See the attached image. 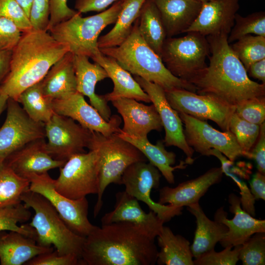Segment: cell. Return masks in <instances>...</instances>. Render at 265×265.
I'll return each instance as SVG.
<instances>
[{
    "label": "cell",
    "mask_w": 265,
    "mask_h": 265,
    "mask_svg": "<svg viewBox=\"0 0 265 265\" xmlns=\"http://www.w3.org/2000/svg\"><path fill=\"white\" fill-rule=\"evenodd\" d=\"M155 238L133 223L96 226L86 237L81 265H154L158 250Z\"/></svg>",
    "instance_id": "6da1fadb"
},
{
    "label": "cell",
    "mask_w": 265,
    "mask_h": 265,
    "mask_svg": "<svg viewBox=\"0 0 265 265\" xmlns=\"http://www.w3.org/2000/svg\"><path fill=\"white\" fill-rule=\"evenodd\" d=\"M228 35L206 36L210 49L209 65L192 81L199 94L212 95L236 107L253 98L265 96V84L252 80L232 51Z\"/></svg>",
    "instance_id": "7a4b0ae2"
},
{
    "label": "cell",
    "mask_w": 265,
    "mask_h": 265,
    "mask_svg": "<svg viewBox=\"0 0 265 265\" xmlns=\"http://www.w3.org/2000/svg\"><path fill=\"white\" fill-rule=\"evenodd\" d=\"M68 52V48L48 31L32 29L22 32L12 51L9 71L0 88L17 101L23 91L41 81Z\"/></svg>",
    "instance_id": "3957f363"
},
{
    "label": "cell",
    "mask_w": 265,
    "mask_h": 265,
    "mask_svg": "<svg viewBox=\"0 0 265 265\" xmlns=\"http://www.w3.org/2000/svg\"><path fill=\"white\" fill-rule=\"evenodd\" d=\"M99 49L103 54L114 58L131 74L159 85L164 91L184 89L196 92L193 84L172 75L161 57L146 44L139 33L137 19L130 34L121 44Z\"/></svg>",
    "instance_id": "277c9868"
},
{
    "label": "cell",
    "mask_w": 265,
    "mask_h": 265,
    "mask_svg": "<svg viewBox=\"0 0 265 265\" xmlns=\"http://www.w3.org/2000/svg\"><path fill=\"white\" fill-rule=\"evenodd\" d=\"M21 201L34 211L28 224L35 231L38 244L44 247L53 245L60 254L73 255L80 259L85 237L73 232L46 198L29 189L22 195Z\"/></svg>",
    "instance_id": "5b68a950"
},
{
    "label": "cell",
    "mask_w": 265,
    "mask_h": 265,
    "mask_svg": "<svg viewBox=\"0 0 265 265\" xmlns=\"http://www.w3.org/2000/svg\"><path fill=\"white\" fill-rule=\"evenodd\" d=\"M121 8L120 0L97 14L83 17L78 12L48 31L57 41L66 46L74 55L94 60L101 53L98 46L99 35L107 26L115 24Z\"/></svg>",
    "instance_id": "8992f818"
},
{
    "label": "cell",
    "mask_w": 265,
    "mask_h": 265,
    "mask_svg": "<svg viewBox=\"0 0 265 265\" xmlns=\"http://www.w3.org/2000/svg\"><path fill=\"white\" fill-rule=\"evenodd\" d=\"M89 150H96L100 159V184L97 200L94 209L97 216L103 206V195L111 184L121 185L122 175L132 164L146 161L144 155L133 144L120 137L118 133L105 135L93 132Z\"/></svg>",
    "instance_id": "52a82bcc"
},
{
    "label": "cell",
    "mask_w": 265,
    "mask_h": 265,
    "mask_svg": "<svg viewBox=\"0 0 265 265\" xmlns=\"http://www.w3.org/2000/svg\"><path fill=\"white\" fill-rule=\"evenodd\" d=\"M186 33L183 37L166 39L161 58L172 75L191 83L207 66L210 49L206 36L197 32Z\"/></svg>",
    "instance_id": "ba28073f"
},
{
    "label": "cell",
    "mask_w": 265,
    "mask_h": 265,
    "mask_svg": "<svg viewBox=\"0 0 265 265\" xmlns=\"http://www.w3.org/2000/svg\"><path fill=\"white\" fill-rule=\"evenodd\" d=\"M54 179L55 190L73 200L97 194L100 184V159L96 150L71 156Z\"/></svg>",
    "instance_id": "9c48e42d"
},
{
    "label": "cell",
    "mask_w": 265,
    "mask_h": 265,
    "mask_svg": "<svg viewBox=\"0 0 265 265\" xmlns=\"http://www.w3.org/2000/svg\"><path fill=\"white\" fill-rule=\"evenodd\" d=\"M27 179L30 182L29 190L46 198L73 232L86 237L95 228L96 226L88 218L89 205L86 197L73 200L60 194L54 188V179L48 172L33 174Z\"/></svg>",
    "instance_id": "30bf717a"
},
{
    "label": "cell",
    "mask_w": 265,
    "mask_h": 265,
    "mask_svg": "<svg viewBox=\"0 0 265 265\" xmlns=\"http://www.w3.org/2000/svg\"><path fill=\"white\" fill-rule=\"evenodd\" d=\"M46 150L54 159L66 161L89 148L93 132L72 118L54 113L45 124Z\"/></svg>",
    "instance_id": "8fae6325"
},
{
    "label": "cell",
    "mask_w": 265,
    "mask_h": 265,
    "mask_svg": "<svg viewBox=\"0 0 265 265\" xmlns=\"http://www.w3.org/2000/svg\"><path fill=\"white\" fill-rule=\"evenodd\" d=\"M165 94L169 105L178 113L201 120H211L223 131H229V123L236 107L213 95L199 94L184 89L165 91Z\"/></svg>",
    "instance_id": "7c38bea8"
},
{
    "label": "cell",
    "mask_w": 265,
    "mask_h": 265,
    "mask_svg": "<svg viewBox=\"0 0 265 265\" xmlns=\"http://www.w3.org/2000/svg\"><path fill=\"white\" fill-rule=\"evenodd\" d=\"M160 178L161 173L155 166L150 162L138 161L124 171L121 185L125 186L127 193L146 204L165 223L180 215L183 207L162 205L152 200L151 190L159 187Z\"/></svg>",
    "instance_id": "4fadbf2b"
},
{
    "label": "cell",
    "mask_w": 265,
    "mask_h": 265,
    "mask_svg": "<svg viewBox=\"0 0 265 265\" xmlns=\"http://www.w3.org/2000/svg\"><path fill=\"white\" fill-rule=\"evenodd\" d=\"M183 124L187 144L202 155L209 156V152L215 149L229 160L234 161L244 154L234 135L230 131L220 132L213 128L205 120L189 115L178 113Z\"/></svg>",
    "instance_id": "5bb4252c"
},
{
    "label": "cell",
    "mask_w": 265,
    "mask_h": 265,
    "mask_svg": "<svg viewBox=\"0 0 265 265\" xmlns=\"http://www.w3.org/2000/svg\"><path fill=\"white\" fill-rule=\"evenodd\" d=\"M6 109L0 128V161L28 143L45 138V124L30 118L18 102L9 98Z\"/></svg>",
    "instance_id": "9a60e30c"
},
{
    "label": "cell",
    "mask_w": 265,
    "mask_h": 265,
    "mask_svg": "<svg viewBox=\"0 0 265 265\" xmlns=\"http://www.w3.org/2000/svg\"><path fill=\"white\" fill-rule=\"evenodd\" d=\"M134 79L149 95L159 114L165 130V146H176L182 150L186 157L185 163L192 164L194 160V151L186 142L182 120L178 112L168 103L164 90L159 85L140 77L134 76Z\"/></svg>",
    "instance_id": "2e32d148"
},
{
    "label": "cell",
    "mask_w": 265,
    "mask_h": 265,
    "mask_svg": "<svg viewBox=\"0 0 265 265\" xmlns=\"http://www.w3.org/2000/svg\"><path fill=\"white\" fill-rule=\"evenodd\" d=\"M52 105L54 113L70 117L92 132L109 135L120 131L122 119L119 116L113 115L109 121L105 120L78 92L66 98L53 100Z\"/></svg>",
    "instance_id": "e0dca14e"
},
{
    "label": "cell",
    "mask_w": 265,
    "mask_h": 265,
    "mask_svg": "<svg viewBox=\"0 0 265 265\" xmlns=\"http://www.w3.org/2000/svg\"><path fill=\"white\" fill-rule=\"evenodd\" d=\"M239 8V0H211L202 2L197 17L186 33L197 32L205 36H228Z\"/></svg>",
    "instance_id": "ac0fdd59"
},
{
    "label": "cell",
    "mask_w": 265,
    "mask_h": 265,
    "mask_svg": "<svg viewBox=\"0 0 265 265\" xmlns=\"http://www.w3.org/2000/svg\"><path fill=\"white\" fill-rule=\"evenodd\" d=\"M228 202L230 204V211L234 214V217L228 219L223 208L218 209L214 216L215 220L228 228L224 237L219 241L223 247L241 245L254 234L265 232V220L255 218L243 210L240 197L231 193Z\"/></svg>",
    "instance_id": "d6986e66"
},
{
    "label": "cell",
    "mask_w": 265,
    "mask_h": 265,
    "mask_svg": "<svg viewBox=\"0 0 265 265\" xmlns=\"http://www.w3.org/2000/svg\"><path fill=\"white\" fill-rule=\"evenodd\" d=\"M111 102L124 122L119 132L146 138L151 131H161V121L153 104L146 105L130 98H119Z\"/></svg>",
    "instance_id": "ffe728a7"
},
{
    "label": "cell",
    "mask_w": 265,
    "mask_h": 265,
    "mask_svg": "<svg viewBox=\"0 0 265 265\" xmlns=\"http://www.w3.org/2000/svg\"><path fill=\"white\" fill-rule=\"evenodd\" d=\"M114 209L101 218L102 225L114 222H127L136 225L156 238L160 233L164 222L154 212H145L138 200L125 190L115 195Z\"/></svg>",
    "instance_id": "44dd1931"
},
{
    "label": "cell",
    "mask_w": 265,
    "mask_h": 265,
    "mask_svg": "<svg viewBox=\"0 0 265 265\" xmlns=\"http://www.w3.org/2000/svg\"><path fill=\"white\" fill-rule=\"evenodd\" d=\"M45 138L36 139L10 155L4 162L17 175L26 179L62 166L66 161L53 159L47 152Z\"/></svg>",
    "instance_id": "7402d4cb"
},
{
    "label": "cell",
    "mask_w": 265,
    "mask_h": 265,
    "mask_svg": "<svg viewBox=\"0 0 265 265\" xmlns=\"http://www.w3.org/2000/svg\"><path fill=\"white\" fill-rule=\"evenodd\" d=\"M223 174L221 167L212 168L200 176L181 183L175 187L164 186L159 190L158 203L179 207L199 203L210 187L221 181Z\"/></svg>",
    "instance_id": "603a6c76"
},
{
    "label": "cell",
    "mask_w": 265,
    "mask_h": 265,
    "mask_svg": "<svg viewBox=\"0 0 265 265\" xmlns=\"http://www.w3.org/2000/svg\"><path fill=\"white\" fill-rule=\"evenodd\" d=\"M85 55H74V64L77 91L87 96L91 105L97 109L106 121L111 117L110 107L102 97L95 93L97 83L108 78L106 70L98 63H92Z\"/></svg>",
    "instance_id": "cb8c5ba5"
},
{
    "label": "cell",
    "mask_w": 265,
    "mask_h": 265,
    "mask_svg": "<svg viewBox=\"0 0 265 265\" xmlns=\"http://www.w3.org/2000/svg\"><path fill=\"white\" fill-rule=\"evenodd\" d=\"M106 72L112 81L113 90L102 95L108 102L119 98H130L145 103H151L149 95L143 90L130 72L123 68L116 60L102 53L94 60Z\"/></svg>",
    "instance_id": "d4e9b609"
},
{
    "label": "cell",
    "mask_w": 265,
    "mask_h": 265,
    "mask_svg": "<svg viewBox=\"0 0 265 265\" xmlns=\"http://www.w3.org/2000/svg\"><path fill=\"white\" fill-rule=\"evenodd\" d=\"M161 17L167 38L185 33L197 17L202 2L198 0H153Z\"/></svg>",
    "instance_id": "484cf974"
},
{
    "label": "cell",
    "mask_w": 265,
    "mask_h": 265,
    "mask_svg": "<svg viewBox=\"0 0 265 265\" xmlns=\"http://www.w3.org/2000/svg\"><path fill=\"white\" fill-rule=\"evenodd\" d=\"M6 231L0 232L1 265H25L36 256L54 250L53 247L41 246L34 238L20 233Z\"/></svg>",
    "instance_id": "4316f807"
},
{
    "label": "cell",
    "mask_w": 265,
    "mask_h": 265,
    "mask_svg": "<svg viewBox=\"0 0 265 265\" xmlns=\"http://www.w3.org/2000/svg\"><path fill=\"white\" fill-rule=\"evenodd\" d=\"M74 58V54L67 53L41 80L43 93L50 100L66 98L78 92Z\"/></svg>",
    "instance_id": "83f0119b"
},
{
    "label": "cell",
    "mask_w": 265,
    "mask_h": 265,
    "mask_svg": "<svg viewBox=\"0 0 265 265\" xmlns=\"http://www.w3.org/2000/svg\"><path fill=\"white\" fill-rule=\"evenodd\" d=\"M187 208L196 218V228L190 245L193 257L196 259L203 253L214 249L216 243L224 237L228 228L215 219L212 221L209 219L199 203L190 205Z\"/></svg>",
    "instance_id": "f1b7e54d"
},
{
    "label": "cell",
    "mask_w": 265,
    "mask_h": 265,
    "mask_svg": "<svg viewBox=\"0 0 265 265\" xmlns=\"http://www.w3.org/2000/svg\"><path fill=\"white\" fill-rule=\"evenodd\" d=\"M124 139L135 146L146 157L149 162L155 166L169 184L175 182L173 172L177 169L185 168L186 164L181 161L176 166H172L176 162V154L165 148L163 141L159 140L156 144H152L148 138H142L118 132Z\"/></svg>",
    "instance_id": "f546056e"
},
{
    "label": "cell",
    "mask_w": 265,
    "mask_h": 265,
    "mask_svg": "<svg viewBox=\"0 0 265 265\" xmlns=\"http://www.w3.org/2000/svg\"><path fill=\"white\" fill-rule=\"evenodd\" d=\"M157 238L160 248L156 263L158 265H194L190 242L185 238L163 226Z\"/></svg>",
    "instance_id": "4dcf8cb0"
},
{
    "label": "cell",
    "mask_w": 265,
    "mask_h": 265,
    "mask_svg": "<svg viewBox=\"0 0 265 265\" xmlns=\"http://www.w3.org/2000/svg\"><path fill=\"white\" fill-rule=\"evenodd\" d=\"M137 21L138 30L141 37L161 57L167 35L160 13L153 0H145Z\"/></svg>",
    "instance_id": "1f68e13d"
},
{
    "label": "cell",
    "mask_w": 265,
    "mask_h": 265,
    "mask_svg": "<svg viewBox=\"0 0 265 265\" xmlns=\"http://www.w3.org/2000/svg\"><path fill=\"white\" fill-rule=\"evenodd\" d=\"M121 8L113 27L99 37V49L115 47L121 44L130 34L138 18L145 0H120Z\"/></svg>",
    "instance_id": "d6a6232c"
},
{
    "label": "cell",
    "mask_w": 265,
    "mask_h": 265,
    "mask_svg": "<svg viewBox=\"0 0 265 265\" xmlns=\"http://www.w3.org/2000/svg\"><path fill=\"white\" fill-rule=\"evenodd\" d=\"M33 120L47 123L54 113L52 101L44 94L41 81L23 91L17 100Z\"/></svg>",
    "instance_id": "836d02e7"
},
{
    "label": "cell",
    "mask_w": 265,
    "mask_h": 265,
    "mask_svg": "<svg viewBox=\"0 0 265 265\" xmlns=\"http://www.w3.org/2000/svg\"><path fill=\"white\" fill-rule=\"evenodd\" d=\"M28 179L15 173L4 161H0V209L21 203L22 195L29 189Z\"/></svg>",
    "instance_id": "e575fe53"
},
{
    "label": "cell",
    "mask_w": 265,
    "mask_h": 265,
    "mask_svg": "<svg viewBox=\"0 0 265 265\" xmlns=\"http://www.w3.org/2000/svg\"><path fill=\"white\" fill-rule=\"evenodd\" d=\"M22 202L17 205L0 209V232L13 231L36 239V232L28 224L19 226L29 220L31 213Z\"/></svg>",
    "instance_id": "d590c367"
},
{
    "label": "cell",
    "mask_w": 265,
    "mask_h": 265,
    "mask_svg": "<svg viewBox=\"0 0 265 265\" xmlns=\"http://www.w3.org/2000/svg\"><path fill=\"white\" fill-rule=\"evenodd\" d=\"M230 46L247 71L251 64L265 58L264 36L247 35Z\"/></svg>",
    "instance_id": "8d00e7d4"
},
{
    "label": "cell",
    "mask_w": 265,
    "mask_h": 265,
    "mask_svg": "<svg viewBox=\"0 0 265 265\" xmlns=\"http://www.w3.org/2000/svg\"><path fill=\"white\" fill-rule=\"evenodd\" d=\"M265 37V13L260 11L243 17L238 13L228 36L229 44L249 34Z\"/></svg>",
    "instance_id": "74e56055"
},
{
    "label": "cell",
    "mask_w": 265,
    "mask_h": 265,
    "mask_svg": "<svg viewBox=\"0 0 265 265\" xmlns=\"http://www.w3.org/2000/svg\"><path fill=\"white\" fill-rule=\"evenodd\" d=\"M260 130V125L241 119L235 112L229 123V131L234 135L244 157L249 159L250 153L257 140Z\"/></svg>",
    "instance_id": "f35d334b"
},
{
    "label": "cell",
    "mask_w": 265,
    "mask_h": 265,
    "mask_svg": "<svg viewBox=\"0 0 265 265\" xmlns=\"http://www.w3.org/2000/svg\"><path fill=\"white\" fill-rule=\"evenodd\" d=\"M238 259L243 265L265 264V232L254 234L241 245Z\"/></svg>",
    "instance_id": "ab89813d"
},
{
    "label": "cell",
    "mask_w": 265,
    "mask_h": 265,
    "mask_svg": "<svg viewBox=\"0 0 265 265\" xmlns=\"http://www.w3.org/2000/svg\"><path fill=\"white\" fill-rule=\"evenodd\" d=\"M235 112L241 119L260 125L265 120V96L247 99L236 106Z\"/></svg>",
    "instance_id": "60d3db41"
},
{
    "label": "cell",
    "mask_w": 265,
    "mask_h": 265,
    "mask_svg": "<svg viewBox=\"0 0 265 265\" xmlns=\"http://www.w3.org/2000/svg\"><path fill=\"white\" fill-rule=\"evenodd\" d=\"M240 245L224 247L220 252L212 249L205 252L193 260L194 265H235L238 261Z\"/></svg>",
    "instance_id": "b9f144b4"
},
{
    "label": "cell",
    "mask_w": 265,
    "mask_h": 265,
    "mask_svg": "<svg viewBox=\"0 0 265 265\" xmlns=\"http://www.w3.org/2000/svg\"><path fill=\"white\" fill-rule=\"evenodd\" d=\"M0 17L13 22L22 32L33 29L29 17L15 0H0Z\"/></svg>",
    "instance_id": "7bdbcfd3"
},
{
    "label": "cell",
    "mask_w": 265,
    "mask_h": 265,
    "mask_svg": "<svg viewBox=\"0 0 265 265\" xmlns=\"http://www.w3.org/2000/svg\"><path fill=\"white\" fill-rule=\"evenodd\" d=\"M22 32L11 21L0 17V51H12Z\"/></svg>",
    "instance_id": "ee69618b"
},
{
    "label": "cell",
    "mask_w": 265,
    "mask_h": 265,
    "mask_svg": "<svg viewBox=\"0 0 265 265\" xmlns=\"http://www.w3.org/2000/svg\"><path fill=\"white\" fill-rule=\"evenodd\" d=\"M26 265H78L80 259L73 255H61L56 250L40 254L33 258Z\"/></svg>",
    "instance_id": "f6af8a7d"
},
{
    "label": "cell",
    "mask_w": 265,
    "mask_h": 265,
    "mask_svg": "<svg viewBox=\"0 0 265 265\" xmlns=\"http://www.w3.org/2000/svg\"><path fill=\"white\" fill-rule=\"evenodd\" d=\"M29 19L33 29L48 31L50 20V0H33Z\"/></svg>",
    "instance_id": "bcb514c9"
},
{
    "label": "cell",
    "mask_w": 265,
    "mask_h": 265,
    "mask_svg": "<svg viewBox=\"0 0 265 265\" xmlns=\"http://www.w3.org/2000/svg\"><path fill=\"white\" fill-rule=\"evenodd\" d=\"M67 0H50L48 30L56 25L70 19L78 12L68 6Z\"/></svg>",
    "instance_id": "7dc6e473"
},
{
    "label": "cell",
    "mask_w": 265,
    "mask_h": 265,
    "mask_svg": "<svg viewBox=\"0 0 265 265\" xmlns=\"http://www.w3.org/2000/svg\"><path fill=\"white\" fill-rule=\"evenodd\" d=\"M225 174L231 178L239 188L241 195L240 200L242 209L252 216H254L255 214L254 207L255 199L246 183L234 174L226 173Z\"/></svg>",
    "instance_id": "c3c4849f"
},
{
    "label": "cell",
    "mask_w": 265,
    "mask_h": 265,
    "mask_svg": "<svg viewBox=\"0 0 265 265\" xmlns=\"http://www.w3.org/2000/svg\"><path fill=\"white\" fill-rule=\"evenodd\" d=\"M260 132L256 142L250 153V159H253L259 172L265 174V122L260 125Z\"/></svg>",
    "instance_id": "681fc988"
},
{
    "label": "cell",
    "mask_w": 265,
    "mask_h": 265,
    "mask_svg": "<svg viewBox=\"0 0 265 265\" xmlns=\"http://www.w3.org/2000/svg\"><path fill=\"white\" fill-rule=\"evenodd\" d=\"M118 0H76V10L81 13L91 11L102 12Z\"/></svg>",
    "instance_id": "f907efd6"
},
{
    "label": "cell",
    "mask_w": 265,
    "mask_h": 265,
    "mask_svg": "<svg viewBox=\"0 0 265 265\" xmlns=\"http://www.w3.org/2000/svg\"><path fill=\"white\" fill-rule=\"evenodd\" d=\"M250 192L255 200H265V176L258 171L254 175L250 183Z\"/></svg>",
    "instance_id": "816d5d0a"
},
{
    "label": "cell",
    "mask_w": 265,
    "mask_h": 265,
    "mask_svg": "<svg viewBox=\"0 0 265 265\" xmlns=\"http://www.w3.org/2000/svg\"><path fill=\"white\" fill-rule=\"evenodd\" d=\"M250 77L257 79L265 84V58L251 64L247 71Z\"/></svg>",
    "instance_id": "f5cc1de1"
},
{
    "label": "cell",
    "mask_w": 265,
    "mask_h": 265,
    "mask_svg": "<svg viewBox=\"0 0 265 265\" xmlns=\"http://www.w3.org/2000/svg\"><path fill=\"white\" fill-rule=\"evenodd\" d=\"M12 51H0V85L8 74Z\"/></svg>",
    "instance_id": "db71d44e"
},
{
    "label": "cell",
    "mask_w": 265,
    "mask_h": 265,
    "mask_svg": "<svg viewBox=\"0 0 265 265\" xmlns=\"http://www.w3.org/2000/svg\"><path fill=\"white\" fill-rule=\"evenodd\" d=\"M22 7L29 18L30 12L33 0H15Z\"/></svg>",
    "instance_id": "11a10c76"
},
{
    "label": "cell",
    "mask_w": 265,
    "mask_h": 265,
    "mask_svg": "<svg viewBox=\"0 0 265 265\" xmlns=\"http://www.w3.org/2000/svg\"><path fill=\"white\" fill-rule=\"evenodd\" d=\"M8 96L0 88V116L5 109H6Z\"/></svg>",
    "instance_id": "9f6ffc18"
},
{
    "label": "cell",
    "mask_w": 265,
    "mask_h": 265,
    "mask_svg": "<svg viewBox=\"0 0 265 265\" xmlns=\"http://www.w3.org/2000/svg\"><path fill=\"white\" fill-rule=\"evenodd\" d=\"M202 2H206V1H209V0H198Z\"/></svg>",
    "instance_id": "6f0895ef"
}]
</instances>
